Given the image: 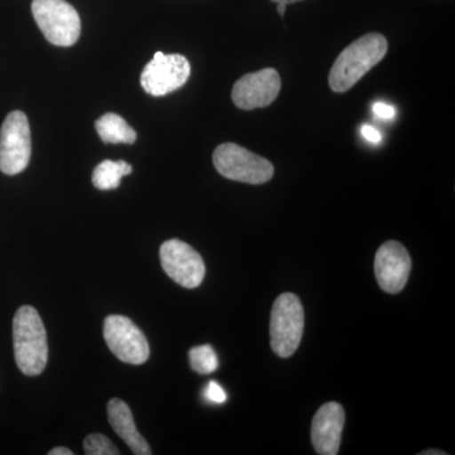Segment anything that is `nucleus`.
<instances>
[{"label":"nucleus","mask_w":455,"mask_h":455,"mask_svg":"<svg viewBox=\"0 0 455 455\" xmlns=\"http://www.w3.org/2000/svg\"><path fill=\"white\" fill-rule=\"evenodd\" d=\"M388 50L387 40L379 33H367L350 44L335 60L329 73V86L334 92H346L374 66Z\"/></svg>","instance_id":"nucleus-1"},{"label":"nucleus","mask_w":455,"mask_h":455,"mask_svg":"<svg viewBox=\"0 0 455 455\" xmlns=\"http://www.w3.org/2000/svg\"><path fill=\"white\" fill-rule=\"evenodd\" d=\"M14 357L20 372L38 376L49 361L46 329L35 307H20L13 319Z\"/></svg>","instance_id":"nucleus-2"},{"label":"nucleus","mask_w":455,"mask_h":455,"mask_svg":"<svg viewBox=\"0 0 455 455\" xmlns=\"http://www.w3.org/2000/svg\"><path fill=\"white\" fill-rule=\"evenodd\" d=\"M305 314L300 299L291 292L278 296L272 307L271 347L278 357H291L301 343Z\"/></svg>","instance_id":"nucleus-3"},{"label":"nucleus","mask_w":455,"mask_h":455,"mask_svg":"<svg viewBox=\"0 0 455 455\" xmlns=\"http://www.w3.org/2000/svg\"><path fill=\"white\" fill-rule=\"evenodd\" d=\"M212 163L221 176L233 181L260 185L274 178V164L235 143L218 146Z\"/></svg>","instance_id":"nucleus-4"},{"label":"nucleus","mask_w":455,"mask_h":455,"mask_svg":"<svg viewBox=\"0 0 455 455\" xmlns=\"http://www.w3.org/2000/svg\"><path fill=\"white\" fill-rule=\"evenodd\" d=\"M32 14L50 44L70 47L79 40L82 20L66 0H33Z\"/></svg>","instance_id":"nucleus-5"},{"label":"nucleus","mask_w":455,"mask_h":455,"mask_svg":"<svg viewBox=\"0 0 455 455\" xmlns=\"http://www.w3.org/2000/svg\"><path fill=\"white\" fill-rule=\"evenodd\" d=\"M32 154L31 130L23 112L9 113L0 128V171L18 175L28 166Z\"/></svg>","instance_id":"nucleus-6"},{"label":"nucleus","mask_w":455,"mask_h":455,"mask_svg":"<svg viewBox=\"0 0 455 455\" xmlns=\"http://www.w3.org/2000/svg\"><path fill=\"white\" fill-rule=\"evenodd\" d=\"M190 62L187 57L172 53H155L154 59L147 64L140 75L143 90L154 97H164L187 84L190 77Z\"/></svg>","instance_id":"nucleus-7"},{"label":"nucleus","mask_w":455,"mask_h":455,"mask_svg":"<svg viewBox=\"0 0 455 455\" xmlns=\"http://www.w3.org/2000/svg\"><path fill=\"white\" fill-rule=\"evenodd\" d=\"M104 339L110 352L128 364L146 363L149 344L139 326L127 316L109 315L104 320Z\"/></svg>","instance_id":"nucleus-8"},{"label":"nucleus","mask_w":455,"mask_h":455,"mask_svg":"<svg viewBox=\"0 0 455 455\" xmlns=\"http://www.w3.org/2000/svg\"><path fill=\"white\" fill-rule=\"evenodd\" d=\"M160 259L167 276L185 289H196L205 277L202 256L180 239H170L161 245Z\"/></svg>","instance_id":"nucleus-9"},{"label":"nucleus","mask_w":455,"mask_h":455,"mask_svg":"<svg viewBox=\"0 0 455 455\" xmlns=\"http://www.w3.org/2000/svg\"><path fill=\"white\" fill-rule=\"evenodd\" d=\"M281 77L275 68H263L245 74L233 86V103L239 109L252 110L268 107L280 94Z\"/></svg>","instance_id":"nucleus-10"},{"label":"nucleus","mask_w":455,"mask_h":455,"mask_svg":"<svg viewBox=\"0 0 455 455\" xmlns=\"http://www.w3.org/2000/svg\"><path fill=\"white\" fill-rule=\"evenodd\" d=\"M411 272V259L403 244L396 241L383 243L374 259V274L383 291H403Z\"/></svg>","instance_id":"nucleus-11"},{"label":"nucleus","mask_w":455,"mask_h":455,"mask_svg":"<svg viewBox=\"0 0 455 455\" xmlns=\"http://www.w3.org/2000/svg\"><path fill=\"white\" fill-rule=\"evenodd\" d=\"M346 414L338 403H328L317 410L311 425V442L316 453L337 455L339 453L341 433Z\"/></svg>","instance_id":"nucleus-12"},{"label":"nucleus","mask_w":455,"mask_h":455,"mask_svg":"<svg viewBox=\"0 0 455 455\" xmlns=\"http://www.w3.org/2000/svg\"><path fill=\"white\" fill-rule=\"evenodd\" d=\"M108 420L110 427L118 434L125 444L131 448L133 454L151 455L152 451L148 443L140 435L134 424L133 415L130 406L119 398H112L107 406Z\"/></svg>","instance_id":"nucleus-13"},{"label":"nucleus","mask_w":455,"mask_h":455,"mask_svg":"<svg viewBox=\"0 0 455 455\" xmlns=\"http://www.w3.org/2000/svg\"><path fill=\"white\" fill-rule=\"evenodd\" d=\"M95 128L100 140L106 143H132L136 142L137 133L127 122L118 114L108 113L98 119Z\"/></svg>","instance_id":"nucleus-14"},{"label":"nucleus","mask_w":455,"mask_h":455,"mask_svg":"<svg viewBox=\"0 0 455 455\" xmlns=\"http://www.w3.org/2000/svg\"><path fill=\"white\" fill-rule=\"evenodd\" d=\"M132 166L125 161L106 160L92 172V184L99 190H114L121 185L122 178L131 175Z\"/></svg>","instance_id":"nucleus-15"},{"label":"nucleus","mask_w":455,"mask_h":455,"mask_svg":"<svg viewBox=\"0 0 455 455\" xmlns=\"http://www.w3.org/2000/svg\"><path fill=\"white\" fill-rule=\"evenodd\" d=\"M188 358H190L191 368L200 374L215 372L218 370V366H220L217 353L208 344L191 349L190 353H188Z\"/></svg>","instance_id":"nucleus-16"},{"label":"nucleus","mask_w":455,"mask_h":455,"mask_svg":"<svg viewBox=\"0 0 455 455\" xmlns=\"http://www.w3.org/2000/svg\"><path fill=\"white\" fill-rule=\"evenodd\" d=\"M84 451L88 455H119L121 451L113 444L112 440L103 434H92L84 440Z\"/></svg>","instance_id":"nucleus-17"},{"label":"nucleus","mask_w":455,"mask_h":455,"mask_svg":"<svg viewBox=\"0 0 455 455\" xmlns=\"http://www.w3.org/2000/svg\"><path fill=\"white\" fill-rule=\"evenodd\" d=\"M204 395H205V397L208 398L209 401L214 403H224L227 401L226 391L223 390L220 383L215 381L208 383L205 388V394Z\"/></svg>","instance_id":"nucleus-18"},{"label":"nucleus","mask_w":455,"mask_h":455,"mask_svg":"<svg viewBox=\"0 0 455 455\" xmlns=\"http://www.w3.org/2000/svg\"><path fill=\"white\" fill-rule=\"evenodd\" d=\"M373 113L376 114L379 118L391 119L395 116V108L387 106L385 103H376L373 106Z\"/></svg>","instance_id":"nucleus-19"},{"label":"nucleus","mask_w":455,"mask_h":455,"mask_svg":"<svg viewBox=\"0 0 455 455\" xmlns=\"http://www.w3.org/2000/svg\"><path fill=\"white\" fill-rule=\"evenodd\" d=\"M361 132L362 136H363L364 139H366L367 140H370V142H381V133H379V132L377 131L376 128L372 127V125L364 124L363 127H362Z\"/></svg>","instance_id":"nucleus-20"},{"label":"nucleus","mask_w":455,"mask_h":455,"mask_svg":"<svg viewBox=\"0 0 455 455\" xmlns=\"http://www.w3.org/2000/svg\"><path fill=\"white\" fill-rule=\"evenodd\" d=\"M74 451H70L68 448L64 447H57L51 449L49 451V455H73Z\"/></svg>","instance_id":"nucleus-21"},{"label":"nucleus","mask_w":455,"mask_h":455,"mask_svg":"<svg viewBox=\"0 0 455 455\" xmlns=\"http://www.w3.org/2000/svg\"><path fill=\"white\" fill-rule=\"evenodd\" d=\"M286 7H287V4H284V3H277V12L281 17L284 16V12H286Z\"/></svg>","instance_id":"nucleus-22"},{"label":"nucleus","mask_w":455,"mask_h":455,"mask_svg":"<svg viewBox=\"0 0 455 455\" xmlns=\"http://www.w3.org/2000/svg\"><path fill=\"white\" fill-rule=\"evenodd\" d=\"M445 454H447V453H444V451H434V449H431V451H421V455H445Z\"/></svg>","instance_id":"nucleus-23"},{"label":"nucleus","mask_w":455,"mask_h":455,"mask_svg":"<svg viewBox=\"0 0 455 455\" xmlns=\"http://www.w3.org/2000/svg\"><path fill=\"white\" fill-rule=\"evenodd\" d=\"M275 3H284V4H292V3L301 2V0H272Z\"/></svg>","instance_id":"nucleus-24"}]
</instances>
